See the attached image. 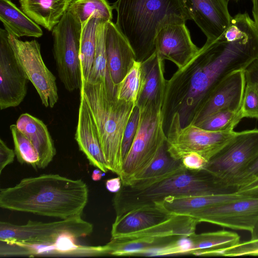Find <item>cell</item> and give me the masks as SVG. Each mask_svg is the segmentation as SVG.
<instances>
[{"mask_svg":"<svg viewBox=\"0 0 258 258\" xmlns=\"http://www.w3.org/2000/svg\"><path fill=\"white\" fill-rule=\"evenodd\" d=\"M163 61L155 51L141 62L142 81L137 103L140 109L162 108L167 84Z\"/></svg>","mask_w":258,"mask_h":258,"instance_id":"obj_18","label":"cell"},{"mask_svg":"<svg viewBox=\"0 0 258 258\" xmlns=\"http://www.w3.org/2000/svg\"><path fill=\"white\" fill-rule=\"evenodd\" d=\"M99 19L90 18L82 25L80 59L82 81H87L94 62L96 46V28Z\"/></svg>","mask_w":258,"mask_h":258,"instance_id":"obj_29","label":"cell"},{"mask_svg":"<svg viewBox=\"0 0 258 258\" xmlns=\"http://www.w3.org/2000/svg\"><path fill=\"white\" fill-rule=\"evenodd\" d=\"M10 130L18 161L21 164H30L37 169L39 156L31 141L17 128L16 124L10 125Z\"/></svg>","mask_w":258,"mask_h":258,"instance_id":"obj_32","label":"cell"},{"mask_svg":"<svg viewBox=\"0 0 258 258\" xmlns=\"http://www.w3.org/2000/svg\"><path fill=\"white\" fill-rule=\"evenodd\" d=\"M102 172V171L98 168L94 170L91 175L92 180L95 181L100 180L103 175Z\"/></svg>","mask_w":258,"mask_h":258,"instance_id":"obj_44","label":"cell"},{"mask_svg":"<svg viewBox=\"0 0 258 258\" xmlns=\"http://www.w3.org/2000/svg\"><path fill=\"white\" fill-rule=\"evenodd\" d=\"M236 133L211 131L193 124L182 127L178 114L175 113L167 128V150L170 155L177 160H181L189 153L196 152L208 161Z\"/></svg>","mask_w":258,"mask_h":258,"instance_id":"obj_10","label":"cell"},{"mask_svg":"<svg viewBox=\"0 0 258 258\" xmlns=\"http://www.w3.org/2000/svg\"><path fill=\"white\" fill-rule=\"evenodd\" d=\"M181 1L190 20L206 36V41L217 39L229 27L232 17L227 0Z\"/></svg>","mask_w":258,"mask_h":258,"instance_id":"obj_15","label":"cell"},{"mask_svg":"<svg viewBox=\"0 0 258 258\" xmlns=\"http://www.w3.org/2000/svg\"><path fill=\"white\" fill-rule=\"evenodd\" d=\"M89 197L86 183L57 174L22 179L0 190L1 208L65 219L81 216Z\"/></svg>","mask_w":258,"mask_h":258,"instance_id":"obj_2","label":"cell"},{"mask_svg":"<svg viewBox=\"0 0 258 258\" xmlns=\"http://www.w3.org/2000/svg\"><path fill=\"white\" fill-rule=\"evenodd\" d=\"M247 197L234 191L195 196L169 197L155 204L171 214L189 215L206 208Z\"/></svg>","mask_w":258,"mask_h":258,"instance_id":"obj_22","label":"cell"},{"mask_svg":"<svg viewBox=\"0 0 258 258\" xmlns=\"http://www.w3.org/2000/svg\"><path fill=\"white\" fill-rule=\"evenodd\" d=\"M141 81V62L136 60L124 78L116 85L117 98L137 105Z\"/></svg>","mask_w":258,"mask_h":258,"instance_id":"obj_31","label":"cell"},{"mask_svg":"<svg viewBox=\"0 0 258 258\" xmlns=\"http://www.w3.org/2000/svg\"><path fill=\"white\" fill-rule=\"evenodd\" d=\"M16 156L15 151L9 148L5 142L0 139V174L4 168L13 162Z\"/></svg>","mask_w":258,"mask_h":258,"instance_id":"obj_40","label":"cell"},{"mask_svg":"<svg viewBox=\"0 0 258 258\" xmlns=\"http://www.w3.org/2000/svg\"><path fill=\"white\" fill-rule=\"evenodd\" d=\"M107 21L98 20L96 28V46L92 68L86 81L106 80L113 88L116 86L111 80L107 68L106 52L105 32Z\"/></svg>","mask_w":258,"mask_h":258,"instance_id":"obj_28","label":"cell"},{"mask_svg":"<svg viewBox=\"0 0 258 258\" xmlns=\"http://www.w3.org/2000/svg\"><path fill=\"white\" fill-rule=\"evenodd\" d=\"M221 187L206 170L186 168L148 186L136 188L122 185L113 199L116 216L159 202L167 197H180L234 191Z\"/></svg>","mask_w":258,"mask_h":258,"instance_id":"obj_5","label":"cell"},{"mask_svg":"<svg viewBox=\"0 0 258 258\" xmlns=\"http://www.w3.org/2000/svg\"><path fill=\"white\" fill-rule=\"evenodd\" d=\"M185 168L181 160L175 159L170 155L166 142L152 161L134 175L125 185L136 188H144Z\"/></svg>","mask_w":258,"mask_h":258,"instance_id":"obj_23","label":"cell"},{"mask_svg":"<svg viewBox=\"0 0 258 258\" xmlns=\"http://www.w3.org/2000/svg\"><path fill=\"white\" fill-rule=\"evenodd\" d=\"M80 99L75 140L90 164L106 173L109 169L96 125L84 98L80 95Z\"/></svg>","mask_w":258,"mask_h":258,"instance_id":"obj_19","label":"cell"},{"mask_svg":"<svg viewBox=\"0 0 258 258\" xmlns=\"http://www.w3.org/2000/svg\"><path fill=\"white\" fill-rule=\"evenodd\" d=\"M82 26L68 10L52 31L53 54L58 77L69 92L82 83L80 47Z\"/></svg>","mask_w":258,"mask_h":258,"instance_id":"obj_8","label":"cell"},{"mask_svg":"<svg viewBox=\"0 0 258 258\" xmlns=\"http://www.w3.org/2000/svg\"><path fill=\"white\" fill-rule=\"evenodd\" d=\"M258 176V157L236 179L234 188H237L249 182Z\"/></svg>","mask_w":258,"mask_h":258,"instance_id":"obj_38","label":"cell"},{"mask_svg":"<svg viewBox=\"0 0 258 258\" xmlns=\"http://www.w3.org/2000/svg\"><path fill=\"white\" fill-rule=\"evenodd\" d=\"M115 91L106 80L82 81L80 95L89 108L108 169L119 176L123 135L137 105L119 99Z\"/></svg>","mask_w":258,"mask_h":258,"instance_id":"obj_4","label":"cell"},{"mask_svg":"<svg viewBox=\"0 0 258 258\" xmlns=\"http://www.w3.org/2000/svg\"><path fill=\"white\" fill-rule=\"evenodd\" d=\"M246 85L244 70L230 73L210 93L194 121L197 125L212 114L224 109L239 111Z\"/></svg>","mask_w":258,"mask_h":258,"instance_id":"obj_14","label":"cell"},{"mask_svg":"<svg viewBox=\"0 0 258 258\" xmlns=\"http://www.w3.org/2000/svg\"><path fill=\"white\" fill-rule=\"evenodd\" d=\"M239 113L241 118H258V91L250 85H245Z\"/></svg>","mask_w":258,"mask_h":258,"instance_id":"obj_34","label":"cell"},{"mask_svg":"<svg viewBox=\"0 0 258 258\" xmlns=\"http://www.w3.org/2000/svg\"><path fill=\"white\" fill-rule=\"evenodd\" d=\"M183 236L141 238H111L106 245L108 254L113 255H147L157 248L164 247Z\"/></svg>","mask_w":258,"mask_h":258,"instance_id":"obj_25","label":"cell"},{"mask_svg":"<svg viewBox=\"0 0 258 258\" xmlns=\"http://www.w3.org/2000/svg\"><path fill=\"white\" fill-rule=\"evenodd\" d=\"M105 41L107 68L116 86L130 71L137 57L128 41L112 21L107 22Z\"/></svg>","mask_w":258,"mask_h":258,"instance_id":"obj_17","label":"cell"},{"mask_svg":"<svg viewBox=\"0 0 258 258\" xmlns=\"http://www.w3.org/2000/svg\"><path fill=\"white\" fill-rule=\"evenodd\" d=\"M258 57V31L254 24L234 18L217 39L206 41L195 56L169 80L162 105L164 128L177 113L181 126L193 124L207 97L225 76L244 70Z\"/></svg>","mask_w":258,"mask_h":258,"instance_id":"obj_1","label":"cell"},{"mask_svg":"<svg viewBox=\"0 0 258 258\" xmlns=\"http://www.w3.org/2000/svg\"><path fill=\"white\" fill-rule=\"evenodd\" d=\"M92 224L76 216L60 221L44 223L29 220L23 225L0 222V241L8 244H52L61 236L76 239L90 235Z\"/></svg>","mask_w":258,"mask_h":258,"instance_id":"obj_9","label":"cell"},{"mask_svg":"<svg viewBox=\"0 0 258 258\" xmlns=\"http://www.w3.org/2000/svg\"><path fill=\"white\" fill-rule=\"evenodd\" d=\"M241 119L239 111L224 109L212 114L196 125L211 131L233 132Z\"/></svg>","mask_w":258,"mask_h":258,"instance_id":"obj_33","label":"cell"},{"mask_svg":"<svg viewBox=\"0 0 258 258\" xmlns=\"http://www.w3.org/2000/svg\"><path fill=\"white\" fill-rule=\"evenodd\" d=\"M246 84L254 87L258 91V57L244 70Z\"/></svg>","mask_w":258,"mask_h":258,"instance_id":"obj_39","label":"cell"},{"mask_svg":"<svg viewBox=\"0 0 258 258\" xmlns=\"http://www.w3.org/2000/svg\"><path fill=\"white\" fill-rule=\"evenodd\" d=\"M250 233H251L250 239L258 238V225Z\"/></svg>","mask_w":258,"mask_h":258,"instance_id":"obj_45","label":"cell"},{"mask_svg":"<svg viewBox=\"0 0 258 258\" xmlns=\"http://www.w3.org/2000/svg\"><path fill=\"white\" fill-rule=\"evenodd\" d=\"M171 214L156 204L139 207L116 216L111 238L129 236L170 218Z\"/></svg>","mask_w":258,"mask_h":258,"instance_id":"obj_20","label":"cell"},{"mask_svg":"<svg viewBox=\"0 0 258 258\" xmlns=\"http://www.w3.org/2000/svg\"><path fill=\"white\" fill-rule=\"evenodd\" d=\"M16 124L31 141L39 154L37 168H46L56 154L54 143L47 126L42 120L27 113L21 114Z\"/></svg>","mask_w":258,"mask_h":258,"instance_id":"obj_21","label":"cell"},{"mask_svg":"<svg viewBox=\"0 0 258 258\" xmlns=\"http://www.w3.org/2000/svg\"><path fill=\"white\" fill-rule=\"evenodd\" d=\"M140 111L136 106L124 131L122 145V158L123 160L127 154L137 133L140 120Z\"/></svg>","mask_w":258,"mask_h":258,"instance_id":"obj_35","label":"cell"},{"mask_svg":"<svg viewBox=\"0 0 258 258\" xmlns=\"http://www.w3.org/2000/svg\"><path fill=\"white\" fill-rule=\"evenodd\" d=\"M190 237L192 245L190 254L203 256H220L222 252L240 242L238 234L226 230L195 233Z\"/></svg>","mask_w":258,"mask_h":258,"instance_id":"obj_27","label":"cell"},{"mask_svg":"<svg viewBox=\"0 0 258 258\" xmlns=\"http://www.w3.org/2000/svg\"><path fill=\"white\" fill-rule=\"evenodd\" d=\"M73 0H18L20 9L49 31L59 22Z\"/></svg>","mask_w":258,"mask_h":258,"instance_id":"obj_24","label":"cell"},{"mask_svg":"<svg viewBox=\"0 0 258 258\" xmlns=\"http://www.w3.org/2000/svg\"><path fill=\"white\" fill-rule=\"evenodd\" d=\"M190 216L205 222L250 233L258 225V198L247 197L206 208Z\"/></svg>","mask_w":258,"mask_h":258,"instance_id":"obj_12","label":"cell"},{"mask_svg":"<svg viewBox=\"0 0 258 258\" xmlns=\"http://www.w3.org/2000/svg\"><path fill=\"white\" fill-rule=\"evenodd\" d=\"M106 189L111 192H117L121 188L122 182L120 177L118 176L117 177L109 179L105 183Z\"/></svg>","mask_w":258,"mask_h":258,"instance_id":"obj_42","label":"cell"},{"mask_svg":"<svg viewBox=\"0 0 258 258\" xmlns=\"http://www.w3.org/2000/svg\"><path fill=\"white\" fill-rule=\"evenodd\" d=\"M234 1H238V0H234Z\"/></svg>","mask_w":258,"mask_h":258,"instance_id":"obj_46","label":"cell"},{"mask_svg":"<svg viewBox=\"0 0 258 258\" xmlns=\"http://www.w3.org/2000/svg\"><path fill=\"white\" fill-rule=\"evenodd\" d=\"M0 20L5 29L14 36L39 38L43 31L11 0H0Z\"/></svg>","mask_w":258,"mask_h":258,"instance_id":"obj_26","label":"cell"},{"mask_svg":"<svg viewBox=\"0 0 258 258\" xmlns=\"http://www.w3.org/2000/svg\"><path fill=\"white\" fill-rule=\"evenodd\" d=\"M258 157V128L237 132L203 168L222 188L236 190V179Z\"/></svg>","mask_w":258,"mask_h":258,"instance_id":"obj_7","label":"cell"},{"mask_svg":"<svg viewBox=\"0 0 258 258\" xmlns=\"http://www.w3.org/2000/svg\"><path fill=\"white\" fill-rule=\"evenodd\" d=\"M116 25L142 62L155 51V39L164 26L190 20L181 0H117Z\"/></svg>","mask_w":258,"mask_h":258,"instance_id":"obj_3","label":"cell"},{"mask_svg":"<svg viewBox=\"0 0 258 258\" xmlns=\"http://www.w3.org/2000/svg\"><path fill=\"white\" fill-rule=\"evenodd\" d=\"M8 39L17 62L37 91L42 104L53 108L58 100L56 78L43 60L35 39L23 41L9 33Z\"/></svg>","mask_w":258,"mask_h":258,"instance_id":"obj_11","label":"cell"},{"mask_svg":"<svg viewBox=\"0 0 258 258\" xmlns=\"http://www.w3.org/2000/svg\"><path fill=\"white\" fill-rule=\"evenodd\" d=\"M252 3V14L253 22L258 31V0H251Z\"/></svg>","mask_w":258,"mask_h":258,"instance_id":"obj_43","label":"cell"},{"mask_svg":"<svg viewBox=\"0 0 258 258\" xmlns=\"http://www.w3.org/2000/svg\"><path fill=\"white\" fill-rule=\"evenodd\" d=\"M235 191L249 197L258 198V176L237 188Z\"/></svg>","mask_w":258,"mask_h":258,"instance_id":"obj_41","label":"cell"},{"mask_svg":"<svg viewBox=\"0 0 258 258\" xmlns=\"http://www.w3.org/2000/svg\"><path fill=\"white\" fill-rule=\"evenodd\" d=\"M113 9L107 0H73L68 10L82 25L91 17L107 22L112 21Z\"/></svg>","mask_w":258,"mask_h":258,"instance_id":"obj_30","label":"cell"},{"mask_svg":"<svg viewBox=\"0 0 258 258\" xmlns=\"http://www.w3.org/2000/svg\"><path fill=\"white\" fill-rule=\"evenodd\" d=\"M258 256V238L239 242L236 245L228 248L221 253L220 256Z\"/></svg>","mask_w":258,"mask_h":258,"instance_id":"obj_36","label":"cell"},{"mask_svg":"<svg viewBox=\"0 0 258 258\" xmlns=\"http://www.w3.org/2000/svg\"><path fill=\"white\" fill-rule=\"evenodd\" d=\"M140 111L137 133L119 176L124 185L152 161L166 142L162 108L148 107Z\"/></svg>","mask_w":258,"mask_h":258,"instance_id":"obj_6","label":"cell"},{"mask_svg":"<svg viewBox=\"0 0 258 258\" xmlns=\"http://www.w3.org/2000/svg\"><path fill=\"white\" fill-rule=\"evenodd\" d=\"M181 161L185 168L191 170H202L208 162L201 155L196 152L186 154Z\"/></svg>","mask_w":258,"mask_h":258,"instance_id":"obj_37","label":"cell"},{"mask_svg":"<svg viewBox=\"0 0 258 258\" xmlns=\"http://www.w3.org/2000/svg\"><path fill=\"white\" fill-rule=\"evenodd\" d=\"M9 33L0 28V108L19 106L27 92L28 80L17 62L8 39Z\"/></svg>","mask_w":258,"mask_h":258,"instance_id":"obj_13","label":"cell"},{"mask_svg":"<svg viewBox=\"0 0 258 258\" xmlns=\"http://www.w3.org/2000/svg\"><path fill=\"white\" fill-rule=\"evenodd\" d=\"M155 51L163 60L172 61L181 68L199 51L185 24H172L160 30L155 39Z\"/></svg>","mask_w":258,"mask_h":258,"instance_id":"obj_16","label":"cell"}]
</instances>
